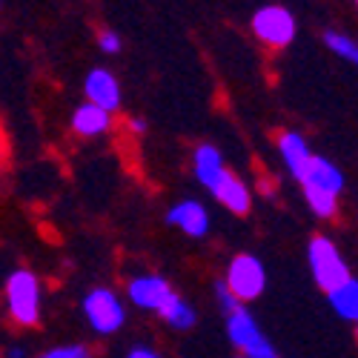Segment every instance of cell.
<instances>
[{"instance_id": "cell-1", "label": "cell", "mask_w": 358, "mask_h": 358, "mask_svg": "<svg viewBox=\"0 0 358 358\" xmlns=\"http://www.w3.org/2000/svg\"><path fill=\"white\" fill-rule=\"evenodd\" d=\"M310 210L318 218H333L338 210V195L344 192V172L324 155H313L304 172L298 175Z\"/></svg>"}, {"instance_id": "cell-2", "label": "cell", "mask_w": 358, "mask_h": 358, "mask_svg": "<svg viewBox=\"0 0 358 358\" xmlns=\"http://www.w3.org/2000/svg\"><path fill=\"white\" fill-rule=\"evenodd\" d=\"M6 307L15 324L35 327L41 321V281L32 270H15L6 278Z\"/></svg>"}, {"instance_id": "cell-3", "label": "cell", "mask_w": 358, "mask_h": 358, "mask_svg": "<svg viewBox=\"0 0 358 358\" xmlns=\"http://www.w3.org/2000/svg\"><path fill=\"white\" fill-rule=\"evenodd\" d=\"M307 258H310V273L315 278V284L324 292L338 289L344 281H350V266L344 261V255L338 252V247L330 241L327 235H315L310 247H307Z\"/></svg>"}, {"instance_id": "cell-4", "label": "cell", "mask_w": 358, "mask_h": 358, "mask_svg": "<svg viewBox=\"0 0 358 358\" xmlns=\"http://www.w3.org/2000/svg\"><path fill=\"white\" fill-rule=\"evenodd\" d=\"M80 310H83V318L89 321V327H92L98 336L117 333L127 321V307L121 301V295L115 289H106V287H95L92 292H86L83 301H80Z\"/></svg>"}, {"instance_id": "cell-5", "label": "cell", "mask_w": 358, "mask_h": 358, "mask_svg": "<svg viewBox=\"0 0 358 358\" xmlns=\"http://www.w3.org/2000/svg\"><path fill=\"white\" fill-rule=\"evenodd\" d=\"M227 336L244 358H278L273 341L264 336V330L247 307H238L227 315Z\"/></svg>"}, {"instance_id": "cell-6", "label": "cell", "mask_w": 358, "mask_h": 358, "mask_svg": "<svg viewBox=\"0 0 358 358\" xmlns=\"http://www.w3.org/2000/svg\"><path fill=\"white\" fill-rule=\"evenodd\" d=\"M227 287L232 289V295L238 298L241 304H250L255 301V298L264 292L266 287V270H264V264L250 255V252H241V255H235L227 266Z\"/></svg>"}, {"instance_id": "cell-7", "label": "cell", "mask_w": 358, "mask_h": 358, "mask_svg": "<svg viewBox=\"0 0 358 358\" xmlns=\"http://www.w3.org/2000/svg\"><path fill=\"white\" fill-rule=\"evenodd\" d=\"M295 17L284 6H261L252 15V35L270 49H287L295 41Z\"/></svg>"}, {"instance_id": "cell-8", "label": "cell", "mask_w": 358, "mask_h": 358, "mask_svg": "<svg viewBox=\"0 0 358 358\" xmlns=\"http://www.w3.org/2000/svg\"><path fill=\"white\" fill-rule=\"evenodd\" d=\"M127 298L138 307V310H146V313H161L172 298H175V289L172 284L158 275V273H143V275H135L129 284H127Z\"/></svg>"}, {"instance_id": "cell-9", "label": "cell", "mask_w": 358, "mask_h": 358, "mask_svg": "<svg viewBox=\"0 0 358 358\" xmlns=\"http://www.w3.org/2000/svg\"><path fill=\"white\" fill-rule=\"evenodd\" d=\"M83 95L89 103H95L106 112L121 109V83L109 69H92L83 80Z\"/></svg>"}, {"instance_id": "cell-10", "label": "cell", "mask_w": 358, "mask_h": 358, "mask_svg": "<svg viewBox=\"0 0 358 358\" xmlns=\"http://www.w3.org/2000/svg\"><path fill=\"white\" fill-rule=\"evenodd\" d=\"M192 169H195V178L201 181V187H206L213 195H215V189L227 181V175H229V169L224 164V155L218 152V146H213V143H201L195 149Z\"/></svg>"}, {"instance_id": "cell-11", "label": "cell", "mask_w": 358, "mask_h": 358, "mask_svg": "<svg viewBox=\"0 0 358 358\" xmlns=\"http://www.w3.org/2000/svg\"><path fill=\"white\" fill-rule=\"evenodd\" d=\"M166 221L181 232H187L189 238H203L210 232V213H206V206L201 201H192V198L178 201L166 213Z\"/></svg>"}, {"instance_id": "cell-12", "label": "cell", "mask_w": 358, "mask_h": 358, "mask_svg": "<svg viewBox=\"0 0 358 358\" xmlns=\"http://www.w3.org/2000/svg\"><path fill=\"white\" fill-rule=\"evenodd\" d=\"M278 155H281L284 166L289 169V175L295 178V181H298V175L304 172V166H307L310 158H313L307 138H304L301 132H292V129H287V132L278 135Z\"/></svg>"}, {"instance_id": "cell-13", "label": "cell", "mask_w": 358, "mask_h": 358, "mask_svg": "<svg viewBox=\"0 0 358 358\" xmlns=\"http://www.w3.org/2000/svg\"><path fill=\"white\" fill-rule=\"evenodd\" d=\"M72 129L80 138H101L112 129V112L86 101L72 112Z\"/></svg>"}, {"instance_id": "cell-14", "label": "cell", "mask_w": 358, "mask_h": 358, "mask_svg": "<svg viewBox=\"0 0 358 358\" xmlns=\"http://www.w3.org/2000/svg\"><path fill=\"white\" fill-rule=\"evenodd\" d=\"M215 198L218 203H224L232 215H247L250 206H252V195H250V187L241 181L238 175H227V181L215 189Z\"/></svg>"}, {"instance_id": "cell-15", "label": "cell", "mask_w": 358, "mask_h": 358, "mask_svg": "<svg viewBox=\"0 0 358 358\" xmlns=\"http://www.w3.org/2000/svg\"><path fill=\"white\" fill-rule=\"evenodd\" d=\"M327 298H330V307L336 310L338 318L358 324V278L344 281L338 289L327 292Z\"/></svg>"}, {"instance_id": "cell-16", "label": "cell", "mask_w": 358, "mask_h": 358, "mask_svg": "<svg viewBox=\"0 0 358 358\" xmlns=\"http://www.w3.org/2000/svg\"><path fill=\"white\" fill-rule=\"evenodd\" d=\"M169 327H175V330H192V327L198 324V313H195V307L187 301V298H181L175 292V298L172 301L158 313Z\"/></svg>"}, {"instance_id": "cell-17", "label": "cell", "mask_w": 358, "mask_h": 358, "mask_svg": "<svg viewBox=\"0 0 358 358\" xmlns=\"http://www.w3.org/2000/svg\"><path fill=\"white\" fill-rule=\"evenodd\" d=\"M324 46L330 49L336 57H341V61L358 66V41L344 35V32H336V29H327L324 32Z\"/></svg>"}, {"instance_id": "cell-18", "label": "cell", "mask_w": 358, "mask_h": 358, "mask_svg": "<svg viewBox=\"0 0 358 358\" xmlns=\"http://www.w3.org/2000/svg\"><path fill=\"white\" fill-rule=\"evenodd\" d=\"M38 358H92V352H89V347H83V344H61V347L46 350Z\"/></svg>"}, {"instance_id": "cell-19", "label": "cell", "mask_w": 358, "mask_h": 358, "mask_svg": "<svg viewBox=\"0 0 358 358\" xmlns=\"http://www.w3.org/2000/svg\"><path fill=\"white\" fill-rule=\"evenodd\" d=\"M215 298H218V304H221V310H224L227 315H229V313H235L238 307H244V304L232 295V289L227 287V281H218V284H215Z\"/></svg>"}, {"instance_id": "cell-20", "label": "cell", "mask_w": 358, "mask_h": 358, "mask_svg": "<svg viewBox=\"0 0 358 358\" xmlns=\"http://www.w3.org/2000/svg\"><path fill=\"white\" fill-rule=\"evenodd\" d=\"M98 46H101L106 55H117L124 43H121V38H117V32H109V29H106V32L98 35Z\"/></svg>"}, {"instance_id": "cell-21", "label": "cell", "mask_w": 358, "mask_h": 358, "mask_svg": "<svg viewBox=\"0 0 358 358\" xmlns=\"http://www.w3.org/2000/svg\"><path fill=\"white\" fill-rule=\"evenodd\" d=\"M127 358H164L155 347H132L129 352H127Z\"/></svg>"}, {"instance_id": "cell-22", "label": "cell", "mask_w": 358, "mask_h": 358, "mask_svg": "<svg viewBox=\"0 0 358 358\" xmlns=\"http://www.w3.org/2000/svg\"><path fill=\"white\" fill-rule=\"evenodd\" d=\"M129 129L141 135V132H146V121H143V117H132V121H129Z\"/></svg>"}, {"instance_id": "cell-23", "label": "cell", "mask_w": 358, "mask_h": 358, "mask_svg": "<svg viewBox=\"0 0 358 358\" xmlns=\"http://www.w3.org/2000/svg\"><path fill=\"white\" fill-rule=\"evenodd\" d=\"M9 358H26V350L23 347H9Z\"/></svg>"}, {"instance_id": "cell-24", "label": "cell", "mask_w": 358, "mask_h": 358, "mask_svg": "<svg viewBox=\"0 0 358 358\" xmlns=\"http://www.w3.org/2000/svg\"><path fill=\"white\" fill-rule=\"evenodd\" d=\"M355 338H358V324H355Z\"/></svg>"}, {"instance_id": "cell-25", "label": "cell", "mask_w": 358, "mask_h": 358, "mask_svg": "<svg viewBox=\"0 0 358 358\" xmlns=\"http://www.w3.org/2000/svg\"><path fill=\"white\" fill-rule=\"evenodd\" d=\"M355 6H358V0H355Z\"/></svg>"}, {"instance_id": "cell-26", "label": "cell", "mask_w": 358, "mask_h": 358, "mask_svg": "<svg viewBox=\"0 0 358 358\" xmlns=\"http://www.w3.org/2000/svg\"><path fill=\"white\" fill-rule=\"evenodd\" d=\"M238 358H244V355H238Z\"/></svg>"}]
</instances>
